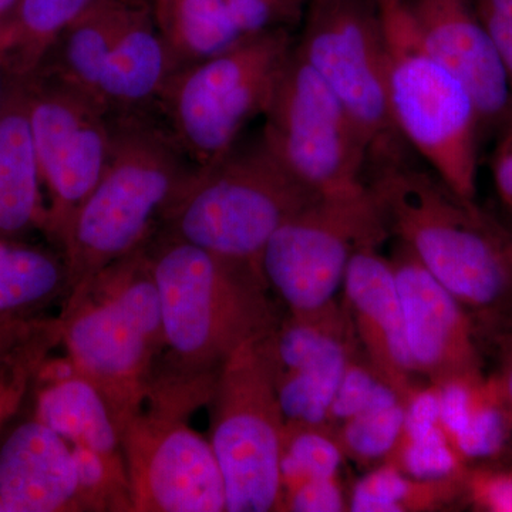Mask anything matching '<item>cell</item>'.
I'll return each mask as SVG.
<instances>
[{
    "instance_id": "obj_1",
    "label": "cell",
    "mask_w": 512,
    "mask_h": 512,
    "mask_svg": "<svg viewBox=\"0 0 512 512\" xmlns=\"http://www.w3.org/2000/svg\"><path fill=\"white\" fill-rule=\"evenodd\" d=\"M372 187L390 234L464 306L478 335L512 338V232L436 175L400 163Z\"/></svg>"
},
{
    "instance_id": "obj_2",
    "label": "cell",
    "mask_w": 512,
    "mask_h": 512,
    "mask_svg": "<svg viewBox=\"0 0 512 512\" xmlns=\"http://www.w3.org/2000/svg\"><path fill=\"white\" fill-rule=\"evenodd\" d=\"M144 249L173 370L156 380L214 384L235 350L278 326L264 276L251 266L161 232L153 247Z\"/></svg>"
},
{
    "instance_id": "obj_3",
    "label": "cell",
    "mask_w": 512,
    "mask_h": 512,
    "mask_svg": "<svg viewBox=\"0 0 512 512\" xmlns=\"http://www.w3.org/2000/svg\"><path fill=\"white\" fill-rule=\"evenodd\" d=\"M194 168L150 114H113L109 161L60 241L70 295L147 244Z\"/></svg>"
},
{
    "instance_id": "obj_4",
    "label": "cell",
    "mask_w": 512,
    "mask_h": 512,
    "mask_svg": "<svg viewBox=\"0 0 512 512\" xmlns=\"http://www.w3.org/2000/svg\"><path fill=\"white\" fill-rule=\"evenodd\" d=\"M60 333L77 373L103 394L117 427L140 412L165 348L160 295L146 249L70 295Z\"/></svg>"
},
{
    "instance_id": "obj_5",
    "label": "cell",
    "mask_w": 512,
    "mask_h": 512,
    "mask_svg": "<svg viewBox=\"0 0 512 512\" xmlns=\"http://www.w3.org/2000/svg\"><path fill=\"white\" fill-rule=\"evenodd\" d=\"M318 197L259 137L195 167L165 211L160 232L261 272L262 252L276 229Z\"/></svg>"
},
{
    "instance_id": "obj_6",
    "label": "cell",
    "mask_w": 512,
    "mask_h": 512,
    "mask_svg": "<svg viewBox=\"0 0 512 512\" xmlns=\"http://www.w3.org/2000/svg\"><path fill=\"white\" fill-rule=\"evenodd\" d=\"M387 93L400 136L461 198L476 201L481 121L464 84L424 43L406 0H376Z\"/></svg>"
},
{
    "instance_id": "obj_7",
    "label": "cell",
    "mask_w": 512,
    "mask_h": 512,
    "mask_svg": "<svg viewBox=\"0 0 512 512\" xmlns=\"http://www.w3.org/2000/svg\"><path fill=\"white\" fill-rule=\"evenodd\" d=\"M292 50L285 28L266 30L173 74L158 109L195 167L225 156L264 116Z\"/></svg>"
},
{
    "instance_id": "obj_8",
    "label": "cell",
    "mask_w": 512,
    "mask_h": 512,
    "mask_svg": "<svg viewBox=\"0 0 512 512\" xmlns=\"http://www.w3.org/2000/svg\"><path fill=\"white\" fill-rule=\"evenodd\" d=\"M271 333L228 357L208 402L210 443L224 478L228 512L279 511L281 503L286 420L276 390Z\"/></svg>"
},
{
    "instance_id": "obj_9",
    "label": "cell",
    "mask_w": 512,
    "mask_h": 512,
    "mask_svg": "<svg viewBox=\"0 0 512 512\" xmlns=\"http://www.w3.org/2000/svg\"><path fill=\"white\" fill-rule=\"evenodd\" d=\"M389 235L372 185L319 195L276 229L261 274L292 315H309L336 301L353 255Z\"/></svg>"
},
{
    "instance_id": "obj_10",
    "label": "cell",
    "mask_w": 512,
    "mask_h": 512,
    "mask_svg": "<svg viewBox=\"0 0 512 512\" xmlns=\"http://www.w3.org/2000/svg\"><path fill=\"white\" fill-rule=\"evenodd\" d=\"M295 47L348 111L369 158L382 167L399 163L402 136L390 110L376 0H311Z\"/></svg>"
},
{
    "instance_id": "obj_11",
    "label": "cell",
    "mask_w": 512,
    "mask_h": 512,
    "mask_svg": "<svg viewBox=\"0 0 512 512\" xmlns=\"http://www.w3.org/2000/svg\"><path fill=\"white\" fill-rule=\"evenodd\" d=\"M264 117L261 137L266 148L309 190L330 195L365 185V140L295 46Z\"/></svg>"
},
{
    "instance_id": "obj_12",
    "label": "cell",
    "mask_w": 512,
    "mask_h": 512,
    "mask_svg": "<svg viewBox=\"0 0 512 512\" xmlns=\"http://www.w3.org/2000/svg\"><path fill=\"white\" fill-rule=\"evenodd\" d=\"M26 87L42 185L50 198L45 224L60 242L109 161L113 114L47 73L26 76Z\"/></svg>"
},
{
    "instance_id": "obj_13",
    "label": "cell",
    "mask_w": 512,
    "mask_h": 512,
    "mask_svg": "<svg viewBox=\"0 0 512 512\" xmlns=\"http://www.w3.org/2000/svg\"><path fill=\"white\" fill-rule=\"evenodd\" d=\"M131 511H227L224 478L210 440L185 417L151 407L119 427Z\"/></svg>"
},
{
    "instance_id": "obj_14",
    "label": "cell",
    "mask_w": 512,
    "mask_h": 512,
    "mask_svg": "<svg viewBox=\"0 0 512 512\" xmlns=\"http://www.w3.org/2000/svg\"><path fill=\"white\" fill-rule=\"evenodd\" d=\"M402 302L407 346L417 373L439 386L483 376L476 323L427 271L412 249L397 241L390 256Z\"/></svg>"
},
{
    "instance_id": "obj_15",
    "label": "cell",
    "mask_w": 512,
    "mask_h": 512,
    "mask_svg": "<svg viewBox=\"0 0 512 512\" xmlns=\"http://www.w3.org/2000/svg\"><path fill=\"white\" fill-rule=\"evenodd\" d=\"M431 53L464 84L481 124L512 123V89L500 57L468 0H406Z\"/></svg>"
},
{
    "instance_id": "obj_16",
    "label": "cell",
    "mask_w": 512,
    "mask_h": 512,
    "mask_svg": "<svg viewBox=\"0 0 512 512\" xmlns=\"http://www.w3.org/2000/svg\"><path fill=\"white\" fill-rule=\"evenodd\" d=\"M346 311L352 320L357 345L384 383L403 404L417 389L419 375L407 346L402 302L392 262L377 247L357 251L343 281Z\"/></svg>"
},
{
    "instance_id": "obj_17",
    "label": "cell",
    "mask_w": 512,
    "mask_h": 512,
    "mask_svg": "<svg viewBox=\"0 0 512 512\" xmlns=\"http://www.w3.org/2000/svg\"><path fill=\"white\" fill-rule=\"evenodd\" d=\"M0 504L5 512L80 510L72 447L42 421L20 424L0 447Z\"/></svg>"
},
{
    "instance_id": "obj_18",
    "label": "cell",
    "mask_w": 512,
    "mask_h": 512,
    "mask_svg": "<svg viewBox=\"0 0 512 512\" xmlns=\"http://www.w3.org/2000/svg\"><path fill=\"white\" fill-rule=\"evenodd\" d=\"M178 64L161 36L150 2L138 6L111 50L96 100L111 114H150Z\"/></svg>"
},
{
    "instance_id": "obj_19",
    "label": "cell",
    "mask_w": 512,
    "mask_h": 512,
    "mask_svg": "<svg viewBox=\"0 0 512 512\" xmlns=\"http://www.w3.org/2000/svg\"><path fill=\"white\" fill-rule=\"evenodd\" d=\"M5 87L0 114V235L22 234L42 217L40 175L26 77Z\"/></svg>"
},
{
    "instance_id": "obj_20",
    "label": "cell",
    "mask_w": 512,
    "mask_h": 512,
    "mask_svg": "<svg viewBox=\"0 0 512 512\" xmlns=\"http://www.w3.org/2000/svg\"><path fill=\"white\" fill-rule=\"evenodd\" d=\"M143 2L96 0L72 25L67 26L47 53L43 60L45 63L50 59L47 74L96 100L97 86L111 50Z\"/></svg>"
},
{
    "instance_id": "obj_21",
    "label": "cell",
    "mask_w": 512,
    "mask_h": 512,
    "mask_svg": "<svg viewBox=\"0 0 512 512\" xmlns=\"http://www.w3.org/2000/svg\"><path fill=\"white\" fill-rule=\"evenodd\" d=\"M36 419L67 443L92 448L107 457H123L119 427L109 403L79 373L46 384L37 399Z\"/></svg>"
},
{
    "instance_id": "obj_22",
    "label": "cell",
    "mask_w": 512,
    "mask_h": 512,
    "mask_svg": "<svg viewBox=\"0 0 512 512\" xmlns=\"http://www.w3.org/2000/svg\"><path fill=\"white\" fill-rule=\"evenodd\" d=\"M178 69L224 52L244 39L227 0H148Z\"/></svg>"
},
{
    "instance_id": "obj_23",
    "label": "cell",
    "mask_w": 512,
    "mask_h": 512,
    "mask_svg": "<svg viewBox=\"0 0 512 512\" xmlns=\"http://www.w3.org/2000/svg\"><path fill=\"white\" fill-rule=\"evenodd\" d=\"M356 348V340L336 343L305 357L291 369L276 372V390L285 420L326 423L340 380Z\"/></svg>"
},
{
    "instance_id": "obj_24",
    "label": "cell",
    "mask_w": 512,
    "mask_h": 512,
    "mask_svg": "<svg viewBox=\"0 0 512 512\" xmlns=\"http://www.w3.org/2000/svg\"><path fill=\"white\" fill-rule=\"evenodd\" d=\"M96 0H19L8 30L0 37V56H10L13 73H36L56 40Z\"/></svg>"
},
{
    "instance_id": "obj_25",
    "label": "cell",
    "mask_w": 512,
    "mask_h": 512,
    "mask_svg": "<svg viewBox=\"0 0 512 512\" xmlns=\"http://www.w3.org/2000/svg\"><path fill=\"white\" fill-rule=\"evenodd\" d=\"M464 478L419 480L406 476L389 463L367 474L353 488L349 511L420 512L444 510L464 500Z\"/></svg>"
},
{
    "instance_id": "obj_26",
    "label": "cell",
    "mask_w": 512,
    "mask_h": 512,
    "mask_svg": "<svg viewBox=\"0 0 512 512\" xmlns=\"http://www.w3.org/2000/svg\"><path fill=\"white\" fill-rule=\"evenodd\" d=\"M67 285L66 265L39 249L0 244V316L15 318ZM16 319V318H15Z\"/></svg>"
},
{
    "instance_id": "obj_27",
    "label": "cell",
    "mask_w": 512,
    "mask_h": 512,
    "mask_svg": "<svg viewBox=\"0 0 512 512\" xmlns=\"http://www.w3.org/2000/svg\"><path fill=\"white\" fill-rule=\"evenodd\" d=\"M343 451L328 423L285 421L281 448L282 494L305 481L338 476Z\"/></svg>"
},
{
    "instance_id": "obj_28",
    "label": "cell",
    "mask_w": 512,
    "mask_h": 512,
    "mask_svg": "<svg viewBox=\"0 0 512 512\" xmlns=\"http://www.w3.org/2000/svg\"><path fill=\"white\" fill-rule=\"evenodd\" d=\"M512 439V421L495 377L478 387L477 400L466 429L453 441L460 457L470 466L497 460Z\"/></svg>"
},
{
    "instance_id": "obj_29",
    "label": "cell",
    "mask_w": 512,
    "mask_h": 512,
    "mask_svg": "<svg viewBox=\"0 0 512 512\" xmlns=\"http://www.w3.org/2000/svg\"><path fill=\"white\" fill-rule=\"evenodd\" d=\"M404 420V404L400 400L372 407L333 427L343 456L359 463L384 460L390 453Z\"/></svg>"
},
{
    "instance_id": "obj_30",
    "label": "cell",
    "mask_w": 512,
    "mask_h": 512,
    "mask_svg": "<svg viewBox=\"0 0 512 512\" xmlns=\"http://www.w3.org/2000/svg\"><path fill=\"white\" fill-rule=\"evenodd\" d=\"M383 461L419 480L461 477L468 468L441 426L417 439H397Z\"/></svg>"
},
{
    "instance_id": "obj_31",
    "label": "cell",
    "mask_w": 512,
    "mask_h": 512,
    "mask_svg": "<svg viewBox=\"0 0 512 512\" xmlns=\"http://www.w3.org/2000/svg\"><path fill=\"white\" fill-rule=\"evenodd\" d=\"M396 400L400 399L392 387L384 383L367 360L359 359L355 352L350 357L340 380L326 423L335 427L372 407L396 402Z\"/></svg>"
},
{
    "instance_id": "obj_32",
    "label": "cell",
    "mask_w": 512,
    "mask_h": 512,
    "mask_svg": "<svg viewBox=\"0 0 512 512\" xmlns=\"http://www.w3.org/2000/svg\"><path fill=\"white\" fill-rule=\"evenodd\" d=\"M464 500L478 511L512 512V470L490 464L467 468Z\"/></svg>"
},
{
    "instance_id": "obj_33",
    "label": "cell",
    "mask_w": 512,
    "mask_h": 512,
    "mask_svg": "<svg viewBox=\"0 0 512 512\" xmlns=\"http://www.w3.org/2000/svg\"><path fill=\"white\" fill-rule=\"evenodd\" d=\"M349 507L342 493L338 476L316 478L296 485L282 494L279 511L340 512Z\"/></svg>"
},
{
    "instance_id": "obj_34",
    "label": "cell",
    "mask_w": 512,
    "mask_h": 512,
    "mask_svg": "<svg viewBox=\"0 0 512 512\" xmlns=\"http://www.w3.org/2000/svg\"><path fill=\"white\" fill-rule=\"evenodd\" d=\"M473 6L493 42L512 89V0H474Z\"/></svg>"
},
{
    "instance_id": "obj_35",
    "label": "cell",
    "mask_w": 512,
    "mask_h": 512,
    "mask_svg": "<svg viewBox=\"0 0 512 512\" xmlns=\"http://www.w3.org/2000/svg\"><path fill=\"white\" fill-rule=\"evenodd\" d=\"M439 426V389L436 384L417 387L404 403V420L399 439H417Z\"/></svg>"
},
{
    "instance_id": "obj_36",
    "label": "cell",
    "mask_w": 512,
    "mask_h": 512,
    "mask_svg": "<svg viewBox=\"0 0 512 512\" xmlns=\"http://www.w3.org/2000/svg\"><path fill=\"white\" fill-rule=\"evenodd\" d=\"M37 362L26 357L0 360V424L15 412Z\"/></svg>"
},
{
    "instance_id": "obj_37",
    "label": "cell",
    "mask_w": 512,
    "mask_h": 512,
    "mask_svg": "<svg viewBox=\"0 0 512 512\" xmlns=\"http://www.w3.org/2000/svg\"><path fill=\"white\" fill-rule=\"evenodd\" d=\"M493 160L495 187L501 200L512 211V123L508 124Z\"/></svg>"
},
{
    "instance_id": "obj_38",
    "label": "cell",
    "mask_w": 512,
    "mask_h": 512,
    "mask_svg": "<svg viewBox=\"0 0 512 512\" xmlns=\"http://www.w3.org/2000/svg\"><path fill=\"white\" fill-rule=\"evenodd\" d=\"M498 346L501 348V367L494 377L512 421V338L501 340Z\"/></svg>"
},
{
    "instance_id": "obj_39",
    "label": "cell",
    "mask_w": 512,
    "mask_h": 512,
    "mask_svg": "<svg viewBox=\"0 0 512 512\" xmlns=\"http://www.w3.org/2000/svg\"><path fill=\"white\" fill-rule=\"evenodd\" d=\"M28 332L29 330L18 319L0 316V360L15 352L28 336Z\"/></svg>"
},
{
    "instance_id": "obj_40",
    "label": "cell",
    "mask_w": 512,
    "mask_h": 512,
    "mask_svg": "<svg viewBox=\"0 0 512 512\" xmlns=\"http://www.w3.org/2000/svg\"><path fill=\"white\" fill-rule=\"evenodd\" d=\"M19 0H0V37L8 30L18 9Z\"/></svg>"
},
{
    "instance_id": "obj_41",
    "label": "cell",
    "mask_w": 512,
    "mask_h": 512,
    "mask_svg": "<svg viewBox=\"0 0 512 512\" xmlns=\"http://www.w3.org/2000/svg\"><path fill=\"white\" fill-rule=\"evenodd\" d=\"M275 2L282 3V5L286 6L293 10V12L299 13V8H301V3L303 0H275Z\"/></svg>"
},
{
    "instance_id": "obj_42",
    "label": "cell",
    "mask_w": 512,
    "mask_h": 512,
    "mask_svg": "<svg viewBox=\"0 0 512 512\" xmlns=\"http://www.w3.org/2000/svg\"><path fill=\"white\" fill-rule=\"evenodd\" d=\"M2 63V56H0V114H2L3 96H5V86H3L2 80Z\"/></svg>"
}]
</instances>
